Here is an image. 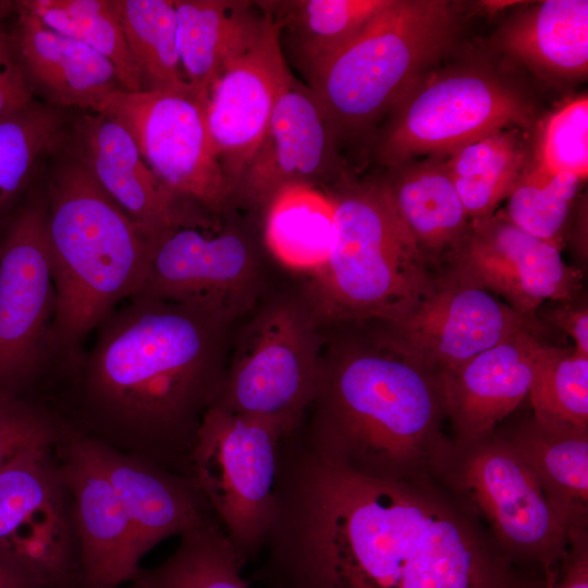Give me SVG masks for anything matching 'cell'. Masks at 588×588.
<instances>
[{"mask_svg":"<svg viewBox=\"0 0 588 588\" xmlns=\"http://www.w3.org/2000/svg\"><path fill=\"white\" fill-rule=\"evenodd\" d=\"M253 579L266 588H524L477 518L433 480L357 474L298 433L279 449Z\"/></svg>","mask_w":588,"mask_h":588,"instance_id":"1","label":"cell"},{"mask_svg":"<svg viewBox=\"0 0 588 588\" xmlns=\"http://www.w3.org/2000/svg\"><path fill=\"white\" fill-rule=\"evenodd\" d=\"M217 323L188 305L143 295L118 306L83 363L95 438L189 478L197 429L223 382L211 371Z\"/></svg>","mask_w":588,"mask_h":588,"instance_id":"2","label":"cell"},{"mask_svg":"<svg viewBox=\"0 0 588 588\" xmlns=\"http://www.w3.org/2000/svg\"><path fill=\"white\" fill-rule=\"evenodd\" d=\"M311 407L305 442L364 476L433 480L451 449L441 373L376 331L323 367Z\"/></svg>","mask_w":588,"mask_h":588,"instance_id":"3","label":"cell"},{"mask_svg":"<svg viewBox=\"0 0 588 588\" xmlns=\"http://www.w3.org/2000/svg\"><path fill=\"white\" fill-rule=\"evenodd\" d=\"M46 212L56 292L49 352L76 360L88 335L139 291L150 242L76 159L53 172Z\"/></svg>","mask_w":588,"mask_h":588,"instance_id":"4","label":"cell"},{"mask_svg":"<svg viewBox=\"0 0 588 588\" xmlns=\"http://www.w3.org/2000/svg\"><path fill=\"white\" fill-rule=\"evenodd\" d=\"M333 198V245L317 271L326 313L353 322L395 319L430 287L438 270L406 226L385 183L350 186Z\"/></svg>","mask_w":588,"mask_h":588,"instance_id":"5","label":"cell"},{"mask_svg":"<svg viewBox=\"0 0 588 588\" xmlns=\"http://www.w3.org/2000/svg\"><path fill=\"white\" fill-rule=\"evenodd\" d=\"M449 2L392 0L308 84L334 131L356 130L396 103L445 47Z\"/></svg>","mask_w":588,"mask_h":588,"instance_id":"6","label":"cell"},{"mask_svg":"<svg viewBox=\"0 0 588 588\" xmlns=\"http://www.w3.org/2000/svg\"><path fill=\"white\" fill-rule=\"evenodd\" d=\"M436 479L485 519L512 562L539 565L546 580L559 576L572 539L509 439L494 432L473 441L454 439Z\"/></svg>","mask_w":588,"mask_h":588,"instance_id":"7","label":"cell"},{"mask_svg":"<svg viewBox=\"0 0 588 588\" xmlns=\"http://www.w3.org/2000/svg\"><path fill=\"white\" fill-rule=\"evenodd\" d=\"M281 439L267 421L212 405L189 453V478L243 565L261 552L271 525Z\"/></svg>","mask_w":588,"mask_h":588,"instance_id":"8","label":"cell"},{"mask_svg":"<svg viewBox=\"0 0 588 588\" xmlns=\"http://www.w3.org/2000/svg\"><path fill=\"white\" fill-rule=\"evenodd\" d=\"M52 446L0 470V562L37 588H81L72 494Z\"/></svg>","mask_w":588,"mask_h":588,"instance_id":"9","label":"cell"},{"mask_svg":"<svg viewBox=\"0 0 588 588\" xmlns=\"http://www.w3.org/2000/svg\"><path fill=\"white\" fill-rule=\"evenodd\" d=\"M323 377L311 321L292 305L270 308L249 326L213 405L295 432Z\"/></svg>","mask_w":588,"mask_h":588,"instance_id":"10","label":"cell"},{"mask_svg":"<svg viewBox=\"0 0 588 588\" xmlns=\"http://www.w3.org/2000/svg\"><path fill=\"white\" fill-rule=\"evenodd\" d=\"M257 267L248 241L195 213L150 242L143 295L194 307L220 323L254 301Z\"/></svg>","mask_w":588,"mask_h":588,"instance_id":"11","label":"cell"},{"mask_svg":"<svg viewBox=\"0 0 588 588\" xmlns=\"http://www.w3.org/2000/svg\"><path fill=\"white\" fill-rule=\"evenodd\" d=\"M89 112L121 124L151 171L173 193L215 211L224 207L233 188L216 152L205 106L194 95L121 88Z\"/></svg>","mask_w":588,"mask_h":588,"instance_id":"12","label":"cell"},{"mask_svg":"<svg viewBox=\"0 0 588 588\" xmlns=\"http://www.w3.org/2000/svg\"><path fill=\"white\" fill-rule=\"evenodd\" d=\"M539 321L444 266L405 313L370 323L394 346L442 375Z\"/></svg>","mask_w":588,"mask_h":588,"instance_id":"13","label":"cell"},{"mask_svg":"<svg viewBox=\"0 0 588 588\" xmlns=\"http://www.w3.org/2000/svg\"><path fill=\"white\" fill-rule=\"evenodd\" d=\"M396 103L380 149L390 166L424 154H452L528 119L527 107L514 91L476 72L438 76L409 89Z\"/></svg>","mask_w":588,"mask_h":588,"instance_id":"14","label":"cell"},{"mask_svg":"<svg viewBox=\"0 0 588 588\" xmlns=\"http://www.w3.org/2000/svg\"><path fill=\"white\" fill-rule=\"evenodd\" d=\"M46 203L26 205L0 241V392H14L49 352L56 292Z\"/></svg>","mask_w":588,"mask_h":588,"instance_id":"15","label":"cell"},{"mask_svg":"<svg viewBox=\"0 0 588 588\" xmlns=\"http://www.w3.org/2000/svg\"><path fill=\"white\" fill-rule=\"evenodd\" d=\"M558 246L510 222L504 215L470 221L445 266L497 295L525 316L548 301L584 291V273L568 266Z\"/></svg>","mask_w":588,"mask_h":588,"instance_id":"16","label":"cell"},{"mask_svg":"<svg viewBox=\"0 0 588 588\" xmlns=\"http://www.w3.org/2000/svg\"><path fill=\"white\" fill-rule=\"evenodd\" d=\"M264 8L267 15L261 28L226 64L205 103L208 130L233 192L266 132L279 96L293 76L278 26Z\"/></svg>","mask_w":588,"mask_h":588,"instance_id":"17","label":"cell"},{"mask_svg":"<svg viewBox=\"0 0 588 588\" xmlns=\"http://www.w3.org/2000/svg\"><path fill=\"white\" fill-rule=\"evenodd\" d=\"M336 136L313 89L292 76L235 191L267 205L287 185H316L334 166Z\"/></svg>","mask_w":588,"mask_h":588,"instance_id":"18","label":"cell"},{"mask_svg":"<svg viewBox=\"0 0 588 588\" xmlns=\"http://www.w3.org/2000/svg\"><path fill=\"white\" fill-rule=\"evenodd\" d=\"M59 450L74 506L81 588H119L134 580L140 560L133 530L86 436L71 434Z\"/></svg>","mask_w":588,"mask_h":588,"instance_id":"19","label":"cell"},{"mask_svg":"<svg viewBox=\"0 0 588 588\" xmlns=\"http://www.w3.org/2000/svg\"><path fill=\"white\" fill-rule=\"evenodd\" d=\"M548 328L540 320L441 375L446 420L455 440L493 433L497 424L528 396L537 359L550 344L544 338Z\"/></svg>","mask_w":588,"mask_h":588,"instance_id":"20","label":"cell"},{"mask_svg":"<svg viewBox=\"0 0 588 588\" xmlns=\"http://www.w3.org/2000/svg\"><path fill=\"white\" fill-rule=\"evenodd\" d=\"M74 135L75 159L149 242L197 212L156 176L130 133L113 119L86 111Z\"/></svg>","mask_w":588,"mask_h":588,"instance_id":"21","label":"cell"},{"mask_svg":"<svg viewBox=\"0 0 588 588\" xmlns=\"http://www.w3.org/2000/svg\"><path fill=\"white\" fill-rule=\"evenodd\" d=\"M86 438L130 520L139 560L169 537L216 518L192 479L95 437Z\"/></svg>","mask_w":588,"mask_h":588,"instance_id":"22","label":"cell"},{"mask_svg":"<svg viewBox=\"0 0 588 588\" xmlns=\"http://www.w3.org/2000/svg\"><path fill=\"white\" fill-rule=\"evenodd\" d=\"M14 47L33 89L53 106L90 111L105 96L121 89L113 64L86 45L46 25L15 2Z\"/></svg>","mask_w":588,"mask_h":588,"instance_id":"23","label":"cell"},{"mask_svg":"<svg viewBox=\"0 0 588 588\" xmlns=\"http://www.w3.org/2000/svg\"><path fill=\"white\" fill-rule=\"evenodd\" d=\"M176 47L184 76L206 103L226 64L255 37L267 11L249 1L173 0Z\"/></svg>","mask_w":588,"mask_h":588,"instance_id":"24","label":"cell"},{"mask_svg":"<svg viewBox=\"0 0 588 588\" xmlns=\"http://www.w3.org/2000/svg\"><path fill=\"white\" fill-rule=\"evenodd\" d=\"M509 440L572 542L588 538V429L546 425L532 417Z\"/></svg>","mask_w":588,"mask_h":588,"instance_id":"25","label":"cell"},{"mask_svg":"<svg viewBox=\"0 0 588 588\" xmlns=\"http://www.w3.org/2000/svg\"><path fill=\"white\" fill-rule=\"evenodd\" d=\"M392 0L262 2L309 84L323 65ZM307 84V85H308Z\"/></svg>","mask_w":588,"mask_h":588,"instance_id":"26","label":"cell"},{"mask_svg":"<svg viewBox=\"0 0 588 588\" xmlns=\"http://www.w3.org/2000/svg\"><path fill=\"white\" fill-rule=\"evenodd\" d=\"M385 185L428 260L441 270L470 226L444 166L407 171Z\"/></svg>","mask_w":588,"mask_h":588,"instance_id":"27","label":"cell"},{"mask_svg":"<svg viewBox=\"0 0 588 588\" xmlns=\"http://www.w3.org/2000/svg\"><path fill=\"white\" fill-rule=\"evenodd\" d=\"M333 196L311 184H291L267 203L265 242L284 266L319 271L334 240Z\"/></svg>","mask_w":588,"mask_h":588,"instance_id":"28","label":"cell"},{"mask_svg":"<svg viewBox=\"0 0 588 588\" xmlns=\"http://www.w3.org/2000/svg\"><path fill=\"white\" fill-rule=\"evenodd\" d=\"M505 46L551 74L583 76L588 68V1L547 0L513 23Z\"/></svg>","mask_w":588,"mask_h":588,"instance_id":"29","label":"cell"},{"mask_svg":"<svg viewBox=\"0 0 588 588\" xmlns=\"http://www.w3.org/2000/svg\"><path fill=\"white\" fill-rule=\"evenodd\" d=\"M117 2L142 90L188 94L196 97L184 76L177 53L173 0Z\"/></svg>","mask_w":588,"mask_h":588,"instance_id":"30","label":"cell"},{"mask_svg":"<svg viewBox=\"0 0 588 588\" xmlns=\"http://www.w3.org/2000/svg\"><path fill=\"white\" fill-rule=\"evenodd\" d=\"M243 564L217 518L180 536L171 555L151 568H139L142 588H249Z\"/></svg>","mask_w":588,"mask_h":588,"instance_id":"31","label":"cell"},{"mask_svg":"<svg viewBox=\"0 0 588 588\" xmlns=\"http://www.w3.org/2000/svg\"><path fill=\"white\" fill-rule=\"evenodd\" d=\"M524 152L513 132L500 131L471 142L444 164L470 221L494 215L520 175Z\"/></svg>","mask_w":588,"mask_h":588,"instance_id":"32","label":"cell"},{"mask_svg":"<svg viewBox=\"0 0 588 588\" xmlns=\"http://www.w3.org/2000/svg\"><path fill=\"white\" fill-rule=\"evenodd\" d=\"M17 5L47 27L94 49L114 66L126 91L140 81L124 37L117 0H22Z\"/></svg>","mask_w":588,"mask_h":588,"instance_id":"33","label":"cell"},{"mask_svg":"<svg viewBox=\"0 0 588 588\" xmlns=\"http://www.w3.org/2000/svg\"><path fill=\"white\" fill-rule=\"evenodd\" d=\"M528 396L536 420L588 429V357L550 343L537 359Z\"/></svg>","mask_w":588,"mask_h":588,"instance_id":"34","label":"cell"},{"mask_svg":"<svg viewBox=\"0 0 588 588\" xmlns=\"http://www.w3.org/2000/svg\"><path fill=\"white\" fill-rule=\"evenodd\" d=\"M62 123L60 111L35 101L0 117V217L22 194Z\"/></svg>","mask_w":588,"mask_h":588,"instance_id":"35","label":"cell"},{"mask_svg":"<svg viewBox=\"0 0 588 588\" xmlns=\"http://www.w3.org/2000/svg\"><path fill=\"white\" fill-rule=\"evenodd\" d=\"M579 183L573 173H548L534 166L514 184L504 216L517 228L562 249Z\"/></svg>","mask_w":588,"mask_h":588,"instance_id":"36","label":"cell"},{"mask_svg":"<svg viewBox=\"0 0 588 588\" xmlns=\"http://www.w3.org/2000/svg\"><path fill=\"white\" fill-rule=\"evenodd\" d=\"M536 168L569 172L580 181L588 174V99L564 103L546 122L537 149Z\"/></svg>","mask_w":588,"mask_h":588,"instance_id":"37","label":"cell"},{"mask_svg":"<svg viewBox=\"0 0 588 588\" xmlns=\"http://www.w3.org/2000/svg\"><path fill=\"white\" fill-rule=\"evenodd\" d=\"M70 434L46 411L14 392H0V470L22 451L56 448Z\"/></svg>","mask_w":588,"mask_h":588,"instance_id":"38","label":"cell"},{"mask_svg":"<svg viewBox=\"0 0 588 588\" xmlns=\"http://www.w3.org/2000/svg\"><path fill=\"white\" fill-rule=\"evenodd\" d=\"M536 316L548 327L565 332L574 341V351L588 357V301L586 291L572 298L544 302Z\"/></svg>","mask_w":588,"mask_h":588,"instance_id":"39","label":"cell"},{"mask_svg":"<svg viewBox=\"0 0 588 588\" xmlns=\"http://www.w3.org/2000/svg\"><path fill=\"white\" fill-rule=\"evenodd\" d=\"M2 21V20H1ZM0 21V117L21 110L33 100V90L19 60L12 35Z\"/></svg>","mask_w":588,"mask_h":588,"instance_id":"40","label":"cell"},{"mask_svg":"<svg viewBox=\"0 0 588 588\" xmlns=\"http://www.w3.org/2000/svg\"><path fill=\"white\" fill-rule=\"evenodd\" d=\"M524 588H588V538L575 541L559 576Z\"/></svg>","mask_w":588,"mask_h":588,"instance_id":"41","label":"cell"},{"mask_svg":"<svg viewBox=\"0 0 588 588\" xmlns=\"http://www.w3.org/2000/svg\"><path fill=\"white\" fill-rule=\"evenodd\" d=\"M0 588H37L0 562Z\"/></svg>","mask_w":588,"mask_h":588,"instance_id":"42","label":"cell"},{"mask_svg":"<svg viewBox=\"0 0 588 588\" xmlns=\"http://www.w3.org/2000/svg\"><path fill=\"white\" fill-rule=\"evenodd\" d=\"M13 7V2L0 1V21L8 13L9 9Z\"/></svg>","mask_w":588,"mask_h":588,"instance_id":"43","label":"cell"},{"mask_svg":"<svg viewBox=\"0 0 588 588\" xmlns=\"http://www.w3.org/2000/svg\"><path fill=\"white\" fill-rule=\"evenodd\" d=\"M136 588H142V587L136 586Z\"/></svg>","mask_w":588,"mask_h":588,"instance_id":"44","label":"cell"}]
</instances>
